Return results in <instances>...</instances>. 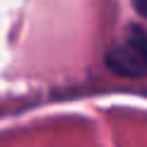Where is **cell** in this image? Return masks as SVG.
I'll list each match as a JSON object with an SVG mask.
<instances>
[{
	"instance_id": "obj_2",
	"label": "cell",
	"mask_w": 147,
	"mask_h": 147,
	"mask_svg": "<svg viewBox=\"0 0 147 147\" xmlns=\"http://www.w3.org/2000/svg\"><path fill=\"white\" fill-rule=\"evenodd\" d=\"M133 7H135L142 17H147V0H133Z\"/></svg>"
},
{
	"instance_id": "obj_1",
	"label": "cell",
	"mask_w": 147,
	"mask_h": 147,
	"mask_svg": "<svg viewBox=\"0 0 147 147\" xmlns=\"http://www.w3.org/2000/svg\"><path fill=\"white\" fill-rule=\"evenodd\" d=\"M106 68L128 80L147 75V34L142 27L130 24L111 44L106 51Z\"/></svg>"
}]
</instances>
